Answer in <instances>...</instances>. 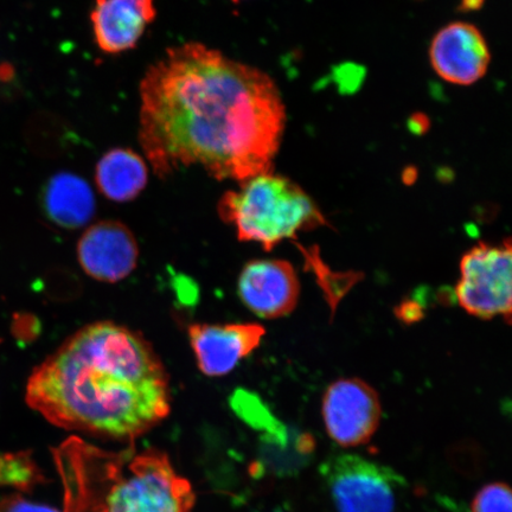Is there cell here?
<instances>
[{"mask_svg": "<svg viewBox=\"0 0 512 512\" xmlns=\"http://www.w3.org/2000/svg\"><path fill=\"white\" fill-rule=\"evenodd\" d=\"M323 419L330 438L338 445L367 444L381 420L379 395L362 380L336 381L324 395Z\"/></svg>", "mask_w": 512, "mask_h": 512, "instance_id": "7", "label": "cell"}, {"mask_svg": "<svg viewBox=\"0 0 512 512\" xmlns=\"http://www.w3.org/2000/svg\"><path fill=\"white\" fill-rule=\"evenodd\" d=\"M64 512H192L195 492L162 451L106 452L79 439L57 448Z\"/></svg>", "mask_w": 512, "mask_h": 512, "instance_id": "3", "label": "cell"}, {"mask_svg": "<svg viewBox=\"0 0 512 512\" xmlns=\"http://www.w3.org/2000/svg\"><path fill=\"white\" fill-rule=\"evenodd\" d=\"M0 512H64L50 505L28 501L22 496L12 495L0 501Z\"/></svg>", "mask_w": 512, "mask_h": 512, "instance_id": "17", "label": "cell"}, {"mask_svg": "<svg viewBox=\"0 0 512 512\" xmlns=\"http://www.w3.org/2000/svg\"><path fill=\"white\" fill-rule=\"evenodd\" d=\"M430 59L441 79L453 85L470 86L486 74L490 51L475 25L448 24L433 38Z\"/></svg>", "mask_w": 512, "mask_h": 512, "instance_id": "9", "label": "cell"}, {"mask_svg": "<svg viewBox=\"0 0 512 512\" xmlns=\"http://www.w3.org/2000/svg\"><path fill=\"white\" fill-rule=\"evenodd\" d=\"M139 95V143L159 178L190 166L239 183L272 172L286 115L261 70L185 43L146 70Z\"/></svg>", "mask_w": 512, "mask_h": 512, "instance_id": "1", "label": "cell"}, {"mask_svg": "<svg viewBox=\"0 0 512 512\" xmlns=\"http://www.w3.org/2000/svg\"><path fill=\"white\" fill-rule=\"evenodd\" d=\"M511 508V491L502 483L484 486L472 503V512H512Z\"/></svg>", "mask_w": 512, "mask_h": 512, "instance_id": "16", "label": "cell"}, {"mask_svg": "<svg viewBox=\"0 0 512 512\" xmlns=\"http://www.w3.org/2000/svg\"><path fill=\"white\" fill-rule=\"evenodd\" d=\"M44 480L29 452L0 453V485L30 491Z\"/></svg>", "mask_w": 512, "mask_h": 512, "instance_id": "15", "label": "cell"}, {"mask_svg": "<svg viewBox=\"0 0 512 512\" xmlns=\"http://www.w3.org/2000/svg\"><path fill=\"white\" fill-rule=\"evenodd\" d=\"M156 16L155 0H95L91 14L95 42L106 54L125 53L136 48Z\"/></svg>", "mask_w": 512, "mask_h": 512, "instance_id": "12", "label": "cell"}, {"mask_svg": "<svg viewBox=\"0 0 512 512\" xmlns=\"http://www.w3.org/2000/svg\"><path fill=\"white\" fill-rule=\"evenodd\" d=\"M25 399L63 430L130 443L171 411L169 376L156 351L112 322L70 336L31 374Z\"/></svg>", "mask_w": 512, "mask_h": 512, "instance_id": "2", "label": "cell"}, {"mask_svg": "<svg viewBox=\"0 0 512 512\" xmlns=\"http://www.w3.org/2000/svg\"><path fill=\"white\" fill-rule=\"evenodd\" d=\"M265 329L258 324H194L189 339L198 368L204 375L220 377L259 347Z\"/></svg>", "mask_w": 512, "mask_h": 512, "instance_id": "11", "label": "cell"}, {"mask_svg": "<svg viewBox=\"0 0 512 512\" xmlns=\"http://www.w3.org/2000/svg\"><path fill=\"white\" fill-rule=\"evenodd\" d=\"M512 254L508 240L502 245L479 243L463 256L462 277L456 296L463 309L482 319L498 316L511 320Z\"/></svg>", "mask_w": 512, "mask_h": 512, "instance_id": "5", "label": "cell"}, {"mask_svg": "<svg viewBox=\"0 0 512 512\" xmlns=\"http://www.w3.org/2000/svg\"><path fill=\"white\" fill-rule=\"evenodd\" d=\"M78 259L89 277L102 283H118L136 270L138 243L124 223L101 221L81 236Z\"/></svg>", "mask_w": 512, "mask_h": 512, "instance_id": "8", "label": "cell"}, {"mask_svg": "<svg viewBox=\"0 0 512 512\" xmlns=\"http://www.w3.org/2000/svg\"><path fill=\"white\" fill-rule=\"evenodd\" d=\"M217 211L234 226L241 241L258 242L265 251L325 224L316 203L302 188L272 172L248 178L238 191L226 192Z\"/></svg>", "mask_w": 512, "mask_h": 512, "instance_id": "4", "label": "cell"}, {"mask_svg": "<svg viewBox=\"0 0 512 512\" xmlns=\"http://www.w3.org/2000/svg\"><path fill=\"white\" fill-rule=\"evenodd\" d=\"M235 2H241V0H235Z\"/></svg>", "mask_w": 512, "mask_h": 512, "instance_id": "19", "label": "cell"}, {"mask_svg": "<svg viewBox=\"0 0 512 512\" xmlns=\"http://www.w3.org/2000/svg\"><path fill=\"white\" fill-rule=\"evenodd\" d=\"M43 206L51 221L66 229L85 227L96 209L94 192L85 179L72 172L50 178L43 192Z\"/></svg>", "mask_w": 512, "mask_h": 512, "instance_id": "13", "label": "cell"}, {"mask_svg": "<svg viewBox=\"0 0 512 512\" xmlns=\"http://www.w3.org/2000/svg\"><path fill=\"white\" fill-rule=\"evenodd\" d=\"M337 512H394L398 473L355 454L330 458L322 466Z\"/></svg>", "mask_w": 512, "mask_h": 512, "instance_id": "6", "label": "cell"}, {"mask_svg": "<svg viewBox=\"0 0 512 512\" xmlns=\"http://www.w3.org/2000/svg\"><path fill=\"white\" fill-rule=\"evenodd\" d=\"M239 296L256 316L280 318L297 306L299 280L290 262L284 260H255L243 268Z\"/></svg>", "mask_w": 512, "mask_h": 512, "instance_id": "10", "label": "cell"}, {"mask_svg": "<svg viewBox=\"0 0 512 512\" xmlns=\"http://www.w3.org/2000/svg\"><path fill=\"white\" fill-rule=\"evenodd\" d=\"M149 169L145 159L130 149H113L105 153L95 169V182L107 200L133 201L145 189Z\"/></svg>", "mask_w": 512, "mask_h": 512, "instance_id": "14", "label": "cell"}, {"mask_svg": "<svg viewBox=\"0 0 512 512\" xmlns=\"http://www.w3.org/2000/svg\"><path fill=\"white\" fill-rule=\"evenodd\" d=\"M483 0H463V6L465 9H477L482 5Z\"/></svg>", "mask_w": 512, "mask_h": 512, "instance_id": "18", "label": "cell"}]
</instances>
